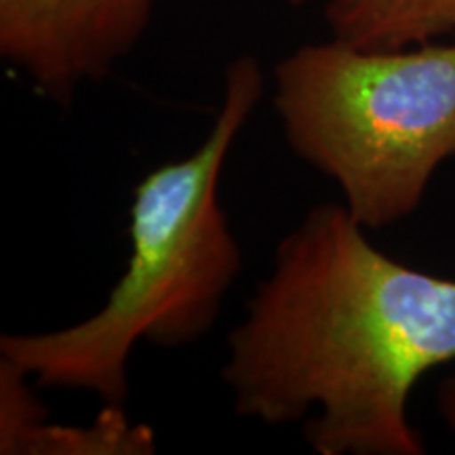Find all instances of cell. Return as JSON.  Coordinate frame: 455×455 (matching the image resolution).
Returning a JSON list of instances; mask_svg holds the SVG:
<instances>
[{
  "label": "cell",
  "instance_id": "cell-2",
  "mask_svg": "<svg viewBox=\"0 0 455 455\" xmlns=\"http://www.w3.org/2000/svg\"><path fill=\"white\" fill-rule=\"evenodd\" d=\"M264 87L255 57L230 61L220 112L203 144L184 158L158 164L135 186L127 268L106 304L72 327L4 333L0 361L43 388L91 392L104 405L123 407L131 352L140 341L184 348L212 331L243 266L220 204L221 171Z\"/></svg>",
  "mask_w": 455,
  "mask_h": 455
},
{
  "label": "cell",
  "instance_id": "cell-6",
  "mask_svg": "<svg viewBox=\"0 0 455 455\" xmlns=\"http://www.w3.org/2000/svg\"><path fill=\"white\" fill-rule=\"evenodd\" d=\"M325 20L350 47L405 49L455 32V0H329Z\"/></svg>",
  "mask_w": 455,
  "mask_h": 455
},
{
  "label": "cell",
  "instance_id": "cell-7",
  "mask_svg": "<svg viewBox=\"0 0 455 455\" xmlns=\"http://www.w3.org/2000/svg\"><path fill=\"white\" fill-rule=\"evenodd\" d=\"M439 409L443 419L455 432V375L443 382L439 390Z\"/></svg>",
  "mask_w": 455,
  "mask_h": 455
},
{
  "label": "cell",
  "instance_id": "cell-3",
  "mask_svg": "<svg viewBox=\"0 0 455 455\" xmlns=\"http://www.w3.org/2000/svg\"><path fill=\"white\" fill-rule=\"evenodd\" d=\"M272 104L291 150L338 184L352 218L386 228L455 156V44H304L276 64Z\"/></svg>",
  "mask_w": 455,
  "mask_h": 455
},
{
  "label": "cell",
  "instance_id": "cell-5",
  "mask_svg": "<svg viewBox=\"0 0 455 455\" xmlns=\"http://www.w3.org/2000/svg\"><path fill=\"white\" fill-rule=\"evenodd\" d=\"M28 375L0 361V453L141 455L155 453V432L106 405L93 426L51 424Z\"/></svg>",
  "mask_w": 455,
  "mask_h": 455
},
{
  "label": "cell",
  "instance_id": "cell-4",
  "mask_svg": "<svg viewBox=\"0 0 455 455\" xmlns=\"http://www.w3.org/2000/svg\"><path fill=\"white\" fill-rule=\"evenodd\" d=\"M156 0H0V55L57 104L106 78L150 24Z\"/></svg>",
  "mask_w": 455,
  "mask_h": 455
},
{
  "label": "cell",
  "instance_id": "cell-8",
  "mask_svg": "<svg viewBox=\"0 0 455 455\" xmlns=\"http://www.w3.org/2000/svg\"><path fill=\"white\" fill-rule=\"evenodd\" d=\"M289 3H291V4H293V7H299V4H301V3H304V0H289Z\"/></svg>",
  "mask_w": 455,
  "mask_h": 455
},
{
  "label": "cell",
  "instance_id": "cell-1",
  "mask_svg": "<svg viewBox=\"0 0 455 455\" xmlns=\"http://www.w3.org/2000/svg\"><path fill=\"white\" fill-rule=\"evenodd\" d=\"M455 358V281L378 251L346 204L323 203L278 243L228 338L221 379L243 418L301 419L321 455H419L413 386Z\"/></svg>",
  "mask_w": 455,
  "mask_h": 455
}]
</instances>
